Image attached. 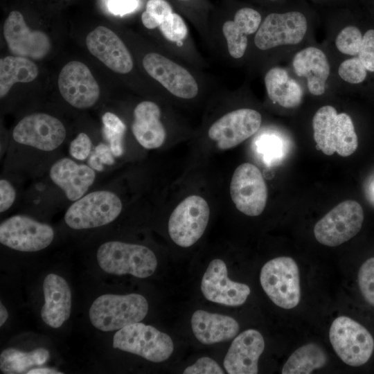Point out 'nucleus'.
Wrapping results in <instances>:
<instances>
[{
    "instance_id": "obj_24",
    "label": "nucleus",
    "mask_w": 374,
    "mask_h": 374,
    "mask_svg": "<svg viewBox=\"0 0 374 374\" xmlns=\"http://www.w3.org/2000/svg\"><path fill=\"white\" fill-rule=\"evenodd\" d=\"M191 326L197 339L206 345L229 341L236 336L240 328L233 318L202 310L193 314Z\"/></svg>"
},
{
    "instance_id": "obj_11",
    "label": "nucleus",
    "mask_w": 374,
    "mask_h": 374,
    "mask_svg": "<svg viewBox=\"0 0 374 374\" xmlns=\"http://www.w3.org/2000/svg\"><path fill=\"white\" fill-rule=\"evenodd\" d=\"M230 194L241 213L249 216L260 215L266 206L268 193L258 168L251 163L238 166L231 180Z\"/></svg>"
},
{
    "instance_id": "obj_9",
    "label": "nucleus",
    "mask_w": 374,
    "mask_h": 374,
    "mask_svg": "<svg viewBox=\"0 0 374 374\" xmlns=\"http://www.w3.org/2000/svg\"><path fill=\"white\" fill-rule=\"evenodd\" d=\"M209 214V206L203 197L199 195L187 197L170 216L168 233L170 238L181 247L192 246L204 233Z\"/></svg>"
},
{
    "instance_id": "obj_8",
    "label": "nucleus",
    "mask_w": 374,
    "mask_h": 374,
    "mask_svg": "<svg viewBox=\"0 0 374 374\" xmlns=\"http://www.w3.org/2000/svg\"><path fill=\"white\" fill-rule=\"evenodd\" d=\"M364 218V211L359 202L351 199L344 201L316 223L314 237L321 244L339 246L359 233Z\"/></svg>"
},
{
    "instance_id": "obj_27",
    "label": "nucleus",
    "mask_w": 374,
    "mask_h": 374,
    "mask_svg": "<svg viewBox=\"0 0 374 374\" xmlns=\"http://www.w3.org/2000/svg\"><path fill=\"white\" fill-rule=\"evenodd\" d=\"M264 81L267 95L274 103L285 108H294L301 103L302 88L285 69L278 66L270 69Z\"/></svg>"
},
{
    "instance_id": "obj_44",
    "label": "nucleus",
    "mask_w": 374,
    "mask_h": 374,
    "mask_svg": "<svg viewBox=\"0 0 374 374\" xmlns=\"http://www.w3.org/2000/svg\"><path fill=\"white\" fill-rule=\"evenodd\" d=\"M62 372L50 368H34L30 370L27 374H62Z\"/></svg>"
},
{
    "instance_id": "obj_22",
    "label": "nucleus",
    "mask_w": 374,
    "mask_h": 374,
    "mask_svg": "<svg viewBox=\"0 0 374 374\" xmlns=\"http://www.w3.org/2000/svg\"><path fill=\"white\" fill-rule=\"evenodd\" d=\"M45 303L41 309L43 321L53 328H60L70 317L71 293L66 280L55 274H48L43 283Z\"/></svg>"
},
{
    "instance_id": "obj_18",
    "label": "nucleus",
    "mask_w": 374,
    "mask_h": 374,
    "mask_svg": "<svg viewBox=\"0 0 374 374\" xmlns=\"http://www.w3.org/2000/svg\"><path fill=\"white\" fill-rule=\"evenodd\" d=\"M201 290L208 301L227 306H238L245 303L250 294L249 287L230 280L225 262L214 259L203 275Z\"/></svg>"
},
{
    "instance_id": "obj_2",
    "label": "nucleus",
    "mask_w": 374,
    "mask_h": 374,
    "mask_svg": "<svg viewBox=\"0 0 374 374\" xmlns=\"http://www.w3.org/2000/svg\"><path fill=\"white\" fill-rule=\"evenodd\" d=\"M148 312L146 299L139 294H106L91 304L89 316L97 329L110 332L142 321Z\"/></svg>"
},
{
    "instance_id": "obj_32",
    "label": "nucleus",
    "mask_w": 374,
    "mask_h": 374,
    "mask_svg": "<svg viewBox=\"0 0 374 374\" xmlns=\"http://www.w3.org/2000/svg\"><path fill=\"white\" fill-rule=\"evenodd\" d=\"M172 8L166 0H148L145 10L142 13L141 21L148 29L158 28L172 12Z\"/></svg>"
},
{
    "instance_id": "obj_16",
    "label": "nucleus",
    "mask_w": 374,
    "mask_h": 374,
    "mask_svg": "<svg viewBox=\"0 0 374 374\" xmlns=\"http://www.w3.org/2000/svg\"><path fill=\"white\" fill-rule=\"evenodd\" d=\"M57 83L62 98L77 109L89 108L98 100L99 86L82 62L71 61L64 65Z\"/></svg>"
},
{
    "instance_id": "obj_28",
    "label": "nucleus",
    "mask_w": 374,
    "mask_h": 374,
    "mask_svg": "<svg viewBox=\"0 0 374 374\" xmlns=\"http://www.w3.org/2000/svg\"><path fill=\"white\" fill-rule=\"evenodd\" d=\"M38 75L37 65L27 57L6 56L0 60V97L3 98L17 82H30Z\"/></svg>"
},
{
    "instance_id": "obj_33",
    "label": "nucleus",
    "mask_w": 374,
    "mask_h": 374,
    "mask_svg": "<svg viewBox=\"0 0 374 374\" xmlns=\"http://www.w3.org/2000/svg\"><path fill=\"white\" fill-rule=\"evenodd\" d=\"M363 39L360 30L354 26L343 28L337 35L335 45L342 53L348 55H357L359 53Z\"/></svg>"
},
{
    "instance_id": "obj_6",
    "label": "nucleus",
    "mask_w": 374,
    "mask_h": 374,
    "mask_svg": "<svg viewBox=\"0 0 374 374\" xmlns=\"http://www.w3.org/2000/svg\"><path fill=\"white\" fill-rule=\"evenodd\" d=\"M113 347L152 362L166 361L174 350L169 335L141 322L118 330L113 337Z\"/></svg>"
},
{
    "instance_id": "obj_21",
    "label": "nucleus",
    "mask_w": 374,
    "mask_h": 374,
    "mask_svg": "<svg viewBox=\"0 0 374 374\" xmlns=\"http://www.w3.org/2000/svg\"><path fill=\"white\" fill-rule=\"evenodd\" d=\"M49 177L69 200L75 202L84 196L93 184L96 172L88 165L64 157L51 166Z\"/></svg>"
},
{
    "instance_id": "obj_5",
    "label": "nucleus",
    "mask_w": 374,
    "mask_h": 374,
    "mask_svg": "<svg viewBox=\"0 0 374 374\" xmlns=\"http://www.w3.org/2000/svg\"><path fill=\"white\" fill-rule=\"evenodd\" d=\"M260 281L266 294L277 306L289 310L299 303V270L293 258L281 256L267 262L261 269Z\"/></svg>"
},
{
    "instance_id": "obj_17",
    "label": "nucleus",
    "mask_w": 374,
    "mask_h": 374,
    "mask_svg": "<svg viewBox=\"0 0 374 374\" xmlns=\"http://www.w3.org/2000/svg\"><path fill=\"white\" fill-rule=\"evenodd\" d=\"M3 35L9 50L16 56L44 58L51 44L47 35L28 28L21 12H10L3 24Z\"/></svg>"
},
{
    "instance_id": "obj_23",
    "label": "nucleus",
    "mask_w": 374,
    "mask_h": 374,
    "mask_svg": "<svg viewBox=\"0 0 374 374\" xmlns=\"http://www.w3.org/2000/svg\"><path fill=\"white\" fill-rule=\"evenodd\" d=\"M132 131L137 142L145 149H156L163 145L166 132L161 121V109L155 103L145 100L136 106Z\"/></svg>"
},
{
    "instance_id": "obj_30",
    "label": "nucleus",
    "mask_w": 374,
    "mask_h": 374,
    "mask_svg": "<svg viewBox=\"0 0 374 374\" xmlns=\"http://www.w3.org/2000/svg\"><path fill=\"white\" fill-rule=\"evenodd\" d=\"M48 350L39 348L29 352L15 348L3 350L0 355V369L5 374H21L45 364L49 359Z\"/></svg>"
},
{
    "instance_id": "obj_3",
    "label": "nucleus",
    "mask_w": 374,
    "mask_h": 374,
    "mask_svg": "<svg viewBox=\"0 0 374 374\" xmlns=\"http://www.w3.org/2000/svg\"><path fill=\"white\" fill-rule=\"evenodd\" d=\"M96 258L104 271L114 275L147 278L154 274L157 267V259L151 249L121 241L102 244L97 250Z\"/></svg>"
},
{
    "instance_id": "obj_45",
    "label": "nucleus",
    "mask_w": 374,
    "mask_h": 374,
    "mask_svg": "<svg viewBox=\"0 0 374 374\" xmlns=\"http://www.w3.org/2000/svg\"><path fill=\"white\" fill-rule=\"evenodd\" d=\"M8 318V312L6 307L0 303V326H2Z\"/></svg>"
},
{
    "instance_id": "obj_25",
    "label": "nucleus",
    "mask_w": 374,
    "mask_h": 374,
    "mask_svg": "<svg viewBox=\"0 0 374 374\" xmlns=\"http://www.w3.org/2000/svg\"><path fill=\"white\" fill-rule=\"evenodd\" d=\"M292 66L298 76L306 78L308 90L312 95L324 93L330 65L322 51L310 46L299 51L293 58Z\"/></svg>"
},
{
    "instance_id": "obj_20",
    "label": "nucleus",
    "mask_w": 374,
    "mask_h": 374,
    "mask_svg": "<svg viewBox=\"0 0 374 374\" xmlns=\"http://www.w3.org/2000/svg\"><path fill=\"white\" fill-rule=\"evenodd\" d=\"M265 349L261 333L248 329L233 340L225 355L223 365L229 374H256L258 359Z\"/></svg>"
},
{
    "instance_id": "obj_1",
    "label": "nucleus",
    "mask_w": 374,
    "mask_h": 374,
    "mask_svg": "<svg viewBox=\"0 0 374 374\" xmlns=\"http://www.w3.org/2000/svg\"><path fill=\"white\" fill-rule=\"evenodd\" d=\"M314 139L319 150L326 155L337 152L346 157L358 147V139L350 116L337 114L335 107L325 105L319 108L312 119Z\"/></svg>"
},
{
    "instance_id": "obj_42",
    "label": "nucleus",
    "mask_w": 374,
    "mask_h": 374,
    "mask_svg": "<svg viewBox=\"0 0 374 374\" xmlns=\"http://www.w3.org/2000/svg\"><path fill=\"white\" fill-rule=\"evenodd\" d=\"M16 192L11 183L6 179L0 180V212L8 210L14 204Z\"/></svg>"
},
{
    "instance_id": "obj_43",
    "label": "nucleus",
    "mask_w": 374,
    "mask_h": 374,
    "mask_svg": "<svg viewBox=\"0 0 374 374\" xmlns=\"http://www.w3.org/2000/svg\"><path fill=\"white\" fill-rule=\"evenodd\" d=\"M108 11L115 15H124L134 12L138 7V0H107Z\"/></svg>"
},
{
    "instance_id": "obj_14",
    "label": "nucleus",
    "mask_w": 374,
    "mask_h": 374,
    "mask_svg": "<svg viewBox=\"0 0 374 374\" xmlns=\"http://www.w3.org/2000/svg\"><path fill=\"white\" fill-rule=\"evenodd\" d=\"M145 71L172 95L192 99L199 92L198 83L185 67L157 53H147L143 58Z\"/></svg>"
},
{
    "instance_id": "obj_41",
    "label": "nucleus",
    "mask_w": 374,
    "mask_h": 374,
    "mask_svg": "<svg viewBox=\"0 0 374 374\" xmlns=\"http://www.w3.org/2000/svg\"><path fill=\"white\" fill-rule=\"evenodd\" d=\"M184 374H223V369L213 359L202 357L198 359L193 365L186 367Z\"/></svg>"
},
{
    "instance_id": "obj_15",
    "label": "nucleus",
    "mask_w": 374,
    "mask_h": 374,
    "mask_svg": "<svg viewBox=\"0 0 374 374\" xmlns=\"http://www.w3.org/2000/svg\"><path fill=\"white\" fill-rule=\"evenodd\" d=\"M261 123L262 116L258 111L238 109L215 121L208 129V135L219 149L228 150L253 136L260 129Z\"/></svg>"
},
{
    "instance_id": "obj_29",
    "label": "nucleus",
    "mask_w": 374,
    "mask_h": 374,
    "mask_svg": "<svg viewBox=\"0 0 374 374\" xmlns=\"http://www.w3.org/2000/svg\"><path fill=\"white\" fill-rule=\"evenodd\" d=\"M328 362L325 350L318 344H307L297 348L287 359L282 374H310Z\"/></svg>"
},
{
    "instance_id": "obj_38",
    "label": "nucleus",
    "mask_w": 374,
    "mask_h": 374,
    "mask_svg": "<svg viewBox=\"0 0 374 374\" xmlns=\"http://www.w3.org/2000/svg\"><path fill=\"white\" fill-rule=\"evenodd\" d=\"M114 157L109 145L100 143L91 151L88 157V164L94 170L102 171L103 164L113 165L114 163Z\"/></svg>"
},
{
    "instance_id": "obj_39",
    "label": "nucleus",
    "mask_w": 374,
    "mask_h": 374,
    "mask_svg": "<svg viewBox=\"0 0 374 374\" xmlns=\"http://www.w3.org/2000/svg\"><path fill=\"white\" fill-rule=\"evenodd\" d=\"M357 55L366 70L374 72V29L367 30L363 35Z\"/></svg>"
},
{
    "instance_id": "obj_4",
    "label": "nucleus",
    "mask_w": 374,
    "mask_h": 374,
    "mask_svg": "<svg viewBox=\"0 0 374 374\" xmlns=\"http://www.w3.org/2000/svg\"><path fill=\"white\" fill-rule=\"evenodd\" d=\"M122 209L121 199L115 193L96 190L73 202L65 213L64 221L75 230L100 227L114 221Z\"/></svg>"
},
{
    "instance_id": "obj_7",
    "label": "nucleus",
    "mask_w": 374,
    "mask_h": 374,
    "mask_svg": "<svg viewBox=\"0 0 374 374\" xmlns=\"http://www.w3.org/2000/svg\"><path fill=\"white\" fill-rule=\"evenodd\" d=\"M331 345L346 364L359 366L366 364L374 350V339L367 329L346 316L336 318L329 331Z\"/></svg>"
},
{
    "instance_id": "obj_31",
    "label": "nucleus",
    "mask_w": 374,
    "mask_h": 374,
    "mask_svg": "<svg viewBox=\"0 0 374 374\" xmlns=\"http://www.w3.org/2000/svg\"><path fill=\"white\" fill-rule=\"evenodd\" d=\"M103 133L115 157L124 153L123 139L126 131L125 123L115 114L106 112L102 117Z\"/></svg>"
},
{
    "instance_id": "obj_40",
    "label": "nucleus",
    "mask_w": 374,
    "mask_h": 374,
    "mask_svg": "<svg viewBox=\"0 0 374 374\" xmlns=\"http://www.w3.org/2000/svg\"><path fill=\"white\" fill-rule=\"evenodd\" d=\"M92 151V143L89 136L84 133H79L71 142L69 153L78 160H84L89 157Z\"/></svg>"
},
{
    "instance_id": "obj_36",
    "label": "nucleus",
    "mask_w": 374,
    "mask_h": 374,
    "mask_svg": "<svg viewBox=\"0 0 374 374\" xmlns=\"http://www.w3.org/2000/svg\"><path fill=\"white\" fill-rule=\"evenodd\" d=\"M338 73L341 79L351 84H359L367 76V70L358 57L341 62Z\"/></svg>"
},
{
    "instance_id": "obj_19",
    "label": "nucleus",
    "mask_w": 374,
    "mask_h": 374,
    "mask_svg": "<svg viewBox=\"0 0 374 374\" xmlns=\"http://www.w3.org/2000/svg\"><path fill=\"white\" fill-rule=\"evenodd\" d=\"M89 52L112 71L122 74L133 68L131 54L120 37L109 28L98 26L86 37Z\"/></svg>"
},
{
    "instance_id": "obj_10",
    "label": "nucleus",
    "mask_w": 374,
    "mask_h": 374,
    "mask_svg": "<svg viewBox=\"0 0 374 374\" xmlns=\"http://www.w3.org/2000/svg\"><path fill=\"white\" fill-rule=\"evenodd\" d=\"M53 238L50 225L26 215L10 217L0 224L1 244L16 251H38L48 247Z\"/></svg>"
},
{
    "instance_id": "obj_34",
    "label": "nucleus",
    "mask_w": 374,
    "mask_h": 374,
    "mask_svg": "<svg viewBox=\"0 0 374 374\" xmlns=\"http://www.w3.org/2000/svg\"><path fill=\"white\" fill-rule=\"evenodd\" d=\"M162 35L168 41L176 44L183 42L188 36V28L183 18L172 12L158 27Z\"/></svg>"
},
{
    "instance_id": "obj_26",
    "label": "nucleus",
    "mask_w": 374,
    "mask_h": 374,
    "mask_svg": "<svg viewBox=\"0 0 374 374\" xmlns=\"http://www.w3.org/2000/svg\"><path fill=\"white\" fill-rule=\"evenodd\" d=\"M261 24V16L256 10L242 8L234 15L233 20L224 22L222 33L226 42L229 55L241 58L247 48V36L256 33Z\"/></svg>"
},
{
    "instance_id": "obj_13",
    "label": "nucleus",
    "mask_w": 374,
    "mask_h": 374,
    "mask_svg": "<svg viewBox=\"0 0 374 374\" xmlns=\"http://www.w3.org/2000/svg\"><path fill=\"white\" fill-rule=\"evenodd\" d=\"M307 28L306 18L300 12L271 13L256 31L254 44L262 51L281 45L296 44L305 37Z\"/></svg>"
},
{
    "instance_id": "obj_37",
    "label": "nucleus",
    "mask_w": 374,
    "mask_h": 374,
    "mask_svg": "<svg viewBox=\"0 0 374 374\" xmlns=\"http://www.w3.org/2000/svg\"><path fill=\"white\" fill-rule=\"evenodd\" d=\"M259 150L269 162L280 159L285 151L282 139L274 135H264L258 142Z\"/></svg>"
},
{
    "instance_id": "obj_35",
    "label": "nucleus",
    "mask_w": 374,
    "mask_h": 374,
    "mask_svg": "<svg viewBox=\"0 0 374 374\" xmlns=\"http://www.w3.org/2000/svg\"><path fill=\"white\" fill-rule=\"evenodd\" d=\"M357 280L363 297L367 303L374 306V257L367 259L361 265Z\"/></svg>"
},
{
    "instance_id": "obj_12",
    "label": "nucleus",
    "mask_w": 374,
    "mask_h": 374,
    "mask_svg": "<svg viewBox=\"0 0 374 374\" xmlns=\"http://www.w3.org/2000/svg\"><path fill=\"white\" fill-rule=\"evenodd\" d=\"M66 136L63 123L45 113H34L25 116L12 131V138L17 143L44 152L58 148Z\"/></svg>"
}]
</instances>
